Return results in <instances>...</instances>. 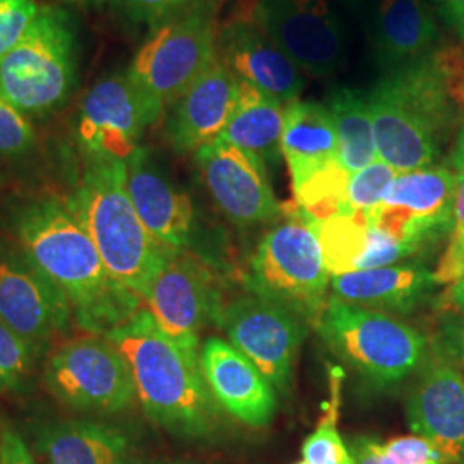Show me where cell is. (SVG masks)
<instances>
[{"label":"cell","instance_id":"obj_1","mask_svg":"<svg viewBox=\"0 0 464 464\" xmlns=\"http://www.w3.org/2000/svg\"><path fill=\"white\" fill-rule=\"evenodd\" d=\"M14 226L24 258L66 295L84 331L105 335L140 310L141 298L111 277L69 198L32 199Z\"/></svg>","mask_w":464,"mask_h":464},{"label":"cell","instance_id":"obj_2","mask_svg":"<svg viewBox=\"0 0 464 464\" xmlns=\"http://www.w3.org/2000/svg\"><path fill=\"white\" fill-rule=\"evenodd\" d=\"M105 337L126 356L136 398L155 425L183 439H208L220 429L222 410L205 381L199 351L167 335L147 308Z\"/></svg>","mask_w":464,"mask_h":464},{"label":"cell","instance_id":"obj_3","mask_svg":"<svg viewBox=\"0 0 464 464\" xmlns=\"http://www.w3.org/2000/svg\"><path fill=\"white\" fill-rule=\"evenodd\" d=\"M69 201L111 277L143 299L176 253L162 246L136 214L126 184V160L88 157L82 183Z\"/></svg>","mask_w":464,"mask_h":464},{"label":"cell","instance_id":"obj_4","mask_svg":"<svg viewBox=\"0 0 464 464\" xmlns=\"http://www.w3.org/2000/svg\"><path fill=\"white\" fill-rule=\"evenodd\" d=\"M332 276L314 222L295 205L260 239L249 262L248 291L316 327L329 303Z\"/></svg>","mask_w":464,"mask_h":464},{"label":"cell","instance_id":"obj_5","mask_svg":"<svg viewBox=\"0 0 464 464\" xmlns=\"http://www.w3.org/2000/svg\"><path fill=\"white\" fill-rule=\"evenodd\" d=\"M315 329L337 358L381 389L411 377L430 354L429 339L410 324L334 296Z\"/></svg>","mask_w":464,"mask_h":464},{"label":"cell","instance_id":"obj_6","mask_svg":"<svg viewBox=\"0 0 464 464\" xmlns=\"http://www.w3.org/2000/svg\"><path fill=\"white\" fill-rule=\"evenodd\" d=\"M78 74V38L66 11L42 7L28 34L0 61V92L28 116L66 103Z\"/></svg>","mask_w":464,"mask_h":464},{"label":"cell","instance_id":"obj_7","mask_svg":"<svg viewBox=\"0 0 464 464\" xmlns=\"http://www.w3.org/2000/svg\"><path fill=\"white\" fill-rule=\"evenodd\" d=\"M216 57V21L203 5L155 28L126 74L157 122Z\"/></svg>","mask_w":464,"mask_h":464},{"label":"cell","instance_id":"obj_8","mask_svg":"<svg viewBox=\"0 0 464 464\" xmlns=\"http://www.w3.org/2000/svg\"><path fill=\"white\" fill-rule=\"evenodd\" d=\"M50 392L78 411L121 413L136 401L126 356L105 335H80L63 344L45 366Z\"/></svg>","mask_w":464,"mask_h":464},{"label":"cell","instance_id":"obj_9","mask_svg":"<svg viewBox=\"0 0 464 464\" xmlns=\"http://www.w3.org/2000/svg\"><path fill=\"white\" fill-rule=\"evenodd\" d=\"M251 23L315 78L332 76L348 63V34L327 0H256Z\"/></svg>","mask_w":464,"mask_h":464},{"label":"cell","instance_id":"obj_10","mask_svg":"<svg viewBox=\"0 0 464 464\" xmlns=\"http://www.w3.org/2000/svg\"><path fill=\"white\" fill-rule=\"evenodd\" d=\"M217 325L277 392L289 391L299 348L306 337L304 320L248 291L224 303Z\"/></svg>","mask_w":464,"mask_h":464},{"label":"cell","instance_id":"obj_11","mask_svg":"<svg viewBox=\"0 0 464 464\" xmlns=\"http://www.w3.org/2000/svg\"><path fill=\"white\" fill-rule=\"evenodd\" d=\"M454 193L456 172L448 167L401 172L368 222L416 255L444 234L450 236Z\"/></svg>","mask_w":464,"mask_h":464},{"label":"cell","instance_id":"obj_12","mask_svg":"<svg viewBox=\"0 0 464 464\" xmlns=\"http://www.w3.org/2000/svg\"><path fill=\"white\" fill-rule=\"evenodd\" d=\"M157 325L186 348L199 351V334L218 322L224 301L214 272L195 255L176 253L141 299Z\"/></svg>","mask_w":464,"mask_h":464},{"label":"cell","instance_id":"obj_13","mask_svg":"<svg viewBox=\"0 0 464 464\" xmlns=\"http://www.w3.org/2000/svg\"><path fill=\"white\" fill-rule=\"evenodd\" d=\"M377 84L442 141L464 117V49L433 47L413 63L383 72Z\"/></svg>","mask_w":464,"mask_h":464},{"label":"cell","instance_id":"obj_14","mask_svg":"<svg viewBox=\"0 0 464 464\" xmlns=\"http://www.w3.org/2000/svg\"><path fill=\"white\" fill-rule=\"evenodd\" d=\"M195 157L217 208L236 227L249 229L281 217L282 205L258 157L220 138L199 149Z\"/></svg>","mask_w":464,"mask_h":464},{"label":"cell","instance_id":"obj_15","mask_svg":"<svg viewBox=\"0 0 464 464\" xmlns=\"http://www.w3.org/2000/svg\"><path fill=\"white\" fill-rule=\"evenodd\" d=\"M155 121L126 72L93 84L80 105L76 136L86 157L128 160Z\"/></svg>","mask_w":464,"mask_h":464},{"label":"cell","instance_id":"obj_16","mask_svg":"<svg viewBox=\"0 0 464 464\" xmlns=\"http://www.w3.org/2000/svg\"><path fill=\"white\" fill-rule=\"evenodd\" d=\"M406 420L449 464H464V373L430 353L406 398Z\"/></svg>","mask_w":464,"mask_h":464},{"label":"cell","instance_id":"obj_17","mask_svg":"<svg viewBox=\"0 0 464 464\" xmlns=\"http://www.w3.org/2000/svg\"><path fill=\"white\" fill-rule=\"evenodd\" d=\"M71 314L66 295L26 258L0 260V320L36 351L66 329Z\"/></svg>","mask_w":464,"mask_h":464},{"label":"cell","instance_id":"obj_18","mask_svg":"<svg viewBox=\"0 0 464 464\" xmlns=\"http://www.w3.org/2000/svg\"><path fill=\"white\" fill-rule=\"evenodd\" d=\"M126 184L136 214L150 234L172 253L188 251L197 231L195 205L149 149L138 147L126 160Z\"/></svg>","mask_w":464,"mask_h":464},{"label":"cell","instance_id":"obj_19","mask_svg":"<svg viewBox=\"0 0 464 464\" xmlns=\"http://www.w3.org/2000/svg\"><path fill=\"white\" fill-rule=\"evenodd\" d=\"M207 385L222 411L248 427H266L277 411V391L229 341L208 337L199 346Z\"/></svg>","mask_w":464,"mask_h":464},{"label":"cell","instance_id":"obj_20","mask_svg":"<svg viewBox=\"0 0 464 464\" xmlns=\"http://www.w3.org/2000/svg\"><path fill=\"white\" fill-rule=\"evenodd\" d=\"M239 99V80L218 57L169 107L166 131L178 153H197L216 141Z\"/></svg>","mask_w":464,"mask_h":464},{"label":"cell","instance_id":"obj_21","mask_svg":"<svg viewBox=\"0 0 464 464\" xmlns=\"http://www.w3.org/2000/svg\"><path fill=\"white\" fill-rule=\"evenodd\" d=\"M217 57L239 82L284 105L298 100L306 82L299 69L255 23L236 21L217 36Z\"/></svg>","mask_w":464,"mask_h":464},{"label":"cell","instance_id":"obj_22","mask_svg":"<svg viewBox=\"0 0 464 464\" xmlns=\"http://www.w3.org/2000/svg\"><path fill=\"white\" fill-rule=\"evenodd\" d=\"M365 24L382 74L423 57L439 38L429 0H377L365 14Z\"/></svg>","mask_w":464,"mask_h":464},{"label":"cell","instance_id":"obj_23","mask_svg":"<svg viewBox=\"0 0 464 464\" xmlns=\"http://www.w3.org/2000/svg\"><path fill=\"white\" fill-rule=\"evenodd\" d=\"M435 285L433 272L423 264L354 270L331 279L334 298L387 315L411 314Z\"/></svg>","mask_w":464,"mask_h":464},{"label":"cell","instance_id":"obj_24","mask_svg":"<svg viewBox=\"0 0 464 464\" xmlns=\"http://www.w3.org/2000/svg\"><path fill=\"white\" fill-rule=\"evenodd\" d=\"M366 97L373 121L377 159L399 174L430 167L439 157L440 138L379 84L375 83Z\"/></svg>","mask_w":464,"mask_h":464},{"label":"cell","instance_id":"obj_25","mask_svg":"<svg viewBox=\"0 0 464 464\" xmlns=\"http://www.w3.org/2000/svg\"><path fill=\"white\" fill-rule=\"evenodd\" d=\"M281 147L293 186L304 181L320 167L339 160V138L327 105L310 100L287 103Z\"/></svg>","mask_w":464,"mask_h":464},{"label":"cell","instance_id":"obj_26","mask_svg":"<svg viewBox=\"0 0 464 464\" xmlns=\"http://www.w3.org/2000/svg\"><path fill=\"white\" fill-rule=\"evenodd\" d=\"M36 448L45 464H128L124 431L88 420L52 423L38 433Z\"/></svg>","mask_w":464,"mask_h":464},{"label":"cell","instance_id":"obj_27","mask_svg":"<svg viewBox=\"0 0 464 464\" xmlns=\"http://www.w3.org/2000/svg\"><path fill=\"white\" fill-rule=\"evenodd\" d=\"M285 107L253 84L239 82V99L220 140L258 157L266 166L282 159V130Z\"/></svg>","mask_w":464,"mask_h":464},{"label":"cell","instance_id":"obj_28","mask_svg":"<svg viewBox=\"0 0 464 464\" xmlns=\"http://www.w3.org/2000/svg\"><path fill=\"white\" fill-rule=\"evenodd\" d=\"M339 138V162L351 174L377 159L373 121L363 92L349 86H334L325 100Z\"/></svg>","mask_w":464,"mask_h":464},{"label":"cell","instance_id":"obj_29","mask_svg":"<svg viewBox=\"0 0 464 464\" xmlns=\"http://www.w3.org/2000/svg\"><path fill=\"white\" fill-rule=\"evenodd\" d=\"M368 217L362 212L314 222L324 262L332 277L354 272L368 246Z\"/></svg>","mask_w":464,"mask_h":464},{"label":"cell","instance_id":"obj_30","mask_svg":"<svg viewBox=\"0 0 464 464\" xmlns=\"http://www.w3.org/2000/svg\"><path fill=\"white\" fill-rule=\"evenodd\" d=\"M351 172L339 160L320 167L304 181L293 186L299 210L312 222L351 216L348 188Z\"/></svg>","mask_w":464,"mask_h":464},{"label":"cell","instance_id":"obj_31","mask_svg":"<svg viewBox=\"0 0 464 464\" xmlns=\"http://www.w3.org/2000/svg\"><path fill=\"white\" fill-rule=\"evenodd\" d=\"M331 372V401L325 416L316 425L315 431L303 442V461L308 464H354L353 454L337 429L341 406V381L343 372L329 368Z\"/></svg>","mask_w":464,"mask_h":464},{"label":"cell","instance_id":"obj_32","mask_svg":"<svg viewBox=\"0 0 464 464\" xmlns=\"http://www.w3.org/2000/svg\"><path fill=\"white\" fill-rule=\"evenodd\" d=\"M398 170L375 159L370 166L351 174L348 188V201L353 214L362 212L370 216L385 197L387 189L398 178Z\"/></svg>","mask_w":464,"mask_h":464},{"label":"cell","instance_id":"obj_33","mask_svg":"<svg viewBox=\"0 0 464 464\" xmlns=\"http://www.w3.org/2000/svg\"><path fill=\"white\" fill-rule=\"evenodd\" d=\"M36 349L0 320V389H14L28 379Z\"/></svg>","mask_w":464,"mask_h":464},{"label":"cell","instance_id":"obj_34","mask_svg":"<svg viewBox=\"0 0 464 464\" xmlns=\"http://www.w3.org/2000/svg\"><path fill=\"white\" fill-rule=\"evenodd\" d=\"M34 145L32 122L0 92V157L24 155Z\"/></svg>","mask_w":464,"mask_h":464},{"label":"cell","instance_id":"obj_35","mask_svg":"<svg viewBox=\"0 0 464 464\" xmlns=\"http://www.w3.org/2000/svg\"><path fill=\"white\" fill-rule=\"evenodd\" d=\"M40 5L34 0H0V61L28 34Z\"/></svg>","mask_w":464,"mask_h":464},{"label":"cell","instance_id":"obj_36","mask_svg":"<svg viewBox=\"0 0 464 464\" xmlns=\"http://www.w3.org/2000/svg\"><path fill=\"white\" fill-rule=\"evenodd\" d=\"M121 9L136 23L150 24L153 30L174 17L183 16L210 0H116Z\"/></svg>","mask_w":464,"mask_h":464},{"label":"cell","instance_id":"obj_37","mask_svg":"<svg viewBox=\"0 0 464 464\" xmlns=\"http://www.w3.org/2000/svg\"><path fill=\"white\" fill-rule=\"evenodd\" d=\"M381 464H449L444 454L420 435L396 437L377 446Z\"/></svg>","mask_w":464,"mask_h":464},{"label":"cell","instance_id":"obj_38","mask_svg":"<svg viewBox=\"0 0 464 464\" xmlns=\"http://www.w3.org/2000/svg\"><path fill=\"white\" fill-rule=\"evenodd\" d=\"M430 353L464 373V316L444 315L429 339Z\"/></svg>","mask_w":464,"mask_h":464},{"label":"cell","instance_id":"obj_39","mask_svg":"<svg viewBox=\"0 0 464 464\" xmlns=\"http://www.w3.org/2000/svg\"><path fill=\"white\" fill-rule=\"evenodd\" d=\"M415 256V253L406 246H402L396 239L381 229L370 226L368 229V246L360 258L356 270L377 268V266H396L399 262Z\"/></svg>","mask_w":464,"mask_h":464},{"label":"cell","instance_id":"obj_40","mask_svg":"<svg viewBox=\"0 0 464 464\" xmlns=\"http://www.w3.org/2000/svg\"><path fill=\"white\" fill-rule=\"evenodd\" d=\"M464 276V231L450 234L448 249L433 270L435 284H452Z\"/></svg>","mask_w":464,"mask_h":464},{"label":"cell","instance_id":"obj_41","mask_svg":"<svg viewBox=\"0 0 464 464\" xmlns=\"http://www.w3.org/2000/svg\"><path fill=\"white\" fill-rule=\"evenodd\" d=\"M0 464H38L16 431L0 433Z\"/></svg>","mask_w":464,"mask_h":464},{"label":"cell","instance_id":"obj_42","mask_svg":"<svg viewBox=\"0 0 464 464\" xmlns=\"http://www.w3.org/2000/svg\"><path fill=\"white\" fill-rule=\"evenodd\" d=\"M440 315L464 316V276L449 284L448 289L435 301Z\"/></svg>","mask_w":464,"mask_h":464},{"label":"cell","instance_id":"obj_43","mask_svg":"<svg viewBox=\"0 0 464 464\" xmlns=\"http://www.w3.org/2000/svg\"><path fill=\"white\" fill-rule=\"evenodd\" d=\"M379 442L370 437H356L353 439L349 450L353 454L354 464H381L379 463Z\"/></svg>","mask_w":464,"mask_h":464},{"label":"cell","instance_id":"obj_44","mask_svg":"<svg viewBox=\"0 0 464 464\" xmlns=\"http://www.w3.org/2000/svg\"><path fill=\"white\" fill-rule=\"evenodd\" d=\"M456 193H454V226L450 234L464 231V162L456 164Z\"/></svg>","mask_w":464,"mask_h":464},{"label":"cell","instance_id":"obj_45","mask_svg":"<svg viewBox=\"0 0 464 464\" xmlns=\"http://www.w3.org/2000/svg\"><path fill=\"white\" fill-rule=\"evenodd\" d=\"M433 4L449 26L458 28L464 16V0H433Z\"/></svg>","mask_w":464,"mask_h":464},{"label":"cell","instance_id":"obj_46","mask_svg":"<svg viewBox=\"0 0 464 464\" xmlns=\"http://www.w3.org/2000/svg\"><path fill=\"white\" fill-rule=\"evenodd\" d=\"M337 2H339L341 5H344L349 13L365 17L366 13L370 11V7H372L377 0H337Z\"/></svg>","mask_w":464,"mask_h":464},{"label":"cell","instance_id":"obj_47","mask_svg":"<svg viewBox=\"0 0 464 464\" xmlns=\"http://www.w3.org/2000/svg\"><path fill=\"white\" fill-rule=\"evenodd\" d=\"M461 162H464V126L461 133L458 136L456 149H454V153H452V164L456 166V164H461Z\"/></svg>","mask_w":464,"mask_h":464},{"label":"cell","instance_id":"obj_48","mask_svg":"<svg viewBox=\"0 0 464 464\" xmlns=\"http://www.w3.org/2000/svg\"><path fill=\"white\" fill-rule=\"evenodd\" d=\"M456 30H458V34H461V38L464 40V16L463 19L459 21V24H458V28H456Z\"/></svg>","mask_w":464,"mask_h":464},{"label":"cell","instance_id":"obj_49","mask_svg":"<svg viewBox=\"0 0 464 464\" xmlns=\"http://www.w3.org/2000/svg\"><path fill=\"white\" fill-rule=\"evenodd\" d=\"M296 464H308V463H306V461H299V463H296Z\"/></svg>","mask_w":464,"mask_h":464},{"label":"cell","instance_id":"obj_50","mask_svg":"<svg viewBox=\"0 0 464 464\" xmlns=\"http://www.w3.org/2000/svg\"><path fill=\"white\" fill-rule=\"evenodd\" d=\"M170 464H186V463H170Z\"/></svg>","mask_w":464,"mask_h":464}]
</instances>
